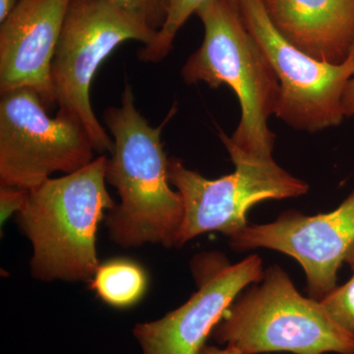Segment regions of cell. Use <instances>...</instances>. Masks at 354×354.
I'll use <instances>...</instances> for the list:
<instances>
[{
    "mask_svg": "<svg viewBox=\"0 0 354 354\" xmlns=\"http://www.w3.org/2000/svg\"><path fill=\"white\" fill-rule=\"evenodd\" d=\"M247 29L278 76L274 115L295 129L316 133L341 124L346 95L354 78V50L346 62H320L298 50L272 25L262 0H239Z\"/></svg>",
    "mask_w": 354,
    "mask_h": 354,
    "instance_id": "ba28073f",
    "label": "cell"
},
{
    "mask_svg": "<svg viewBox=\"0 0 354 354\" xmlns=\"http://www.w3.org/2000/svg\"><path fill=\"white\" fill-rule=\"evenodd\" d=\"M21 0H0V24L10 15Z\"/></svg>",
    "mask_w": 354,
    "mask_h": 354,
    "instance_id": "d6986e66",
    "label": "cell"
},
{
    "mask_svg": "<svg viewBox=\"0 0 354 354\" xmlns=\"http://www.w3.org/2000/svg\"><path fill=\"white\" fill-rule=\"evenodd\" d=\"M279 34L320 62L341 64L354 50V0H262Z\"/></svg>",
    "mask_w": 354,
    "mask_h": 354,
    "instance_id": "7c38bea8",
    "label": "cell"
},
{
    "mask_svg": "<svg viewBox=\"0 0 354 354\" xmlns=\"http://www.w3.org/2000/svg\"><path fill=\"white\" fill-rule=\"evenodd\" d=\"M320 302L339 327L354 335V274L348 283L335 286Z\"/></svg>",
    "mask_w": 354,
    "mask_h": 354,
    "instance_id": "9a60e30c",
    "label": "cell"
},
{
    "mask_svg": "<svg viewBox=\"0 0 354 354\" xmlns=\"http://www.w3.org/2000/svg\"><path fill=\"white\" fill-rule=\"evenodd\" d=\"M207 0H171L167 19L152 43L140 51L138 57L144 62H158L164 59L172 48L179 30L193 13Z\"/></svg>",
    "mask_w": 354,
    "mask_h": 354,
    "instance_id": "5bb4252c",
    "label": "cell"
},
{
    "mask_svg": "<svg viewBox=\"0 0 354 354\" xmlns=\"http://www.w3.org/2000/svg\"><path fill=\"white\" fill-rule=\"evenodd\" d=\"M143 270L127 260H116L100 266L93 279V288L106 304L127 307L138 301L145 292Z\"/></svg>",
    "mask_w": 354,
    "mask_h": 354,
    "instance_id": "4fadbf2b",
    "label": "cell"
},
{
    "mask_svg": "<svg viewBox=\"0 0 354 354\" xmlns=\"http://www.w3.org/2000/svg\"><path fill=\"white\" fill-rule=\"evenodd\" d=\"M198 354H243L239 348L227 344L225 348H218L216 346L205 344Z\"/></svg>",
    "mask_w": 354,
    "mask_h": 354,
    "instance_id": "ac0fdd59",
    "label": "cell"
},
{
    "mask_svg": "<svg viewBox=\"0 0 354 354\" xmlns=\"http://www.w3.org/2000/svg\"><path fill=\"white\" fill-rule=\"evenodd\" d=\"M113 6L138 16L149 26L160 31L167 19L171 0H106Z\"/></svg>",
    "mask_w": 354,
    "mask_h": 354,
    "instance_id": "2e32d148",
    "label": "cell"
},
{
    "mask_svg": "<svg viewBox=\"0 0 354 354\" xmlns=\"http://www.w3.org/2000/svg\"><path fill=\"white\" fill-rule=\"evenodd\" d=\"M195 14L204 25V41L184 64L183 80L215 88L225 84L239 97L241 122L232 137L221 134L230 155L274 158L276 136L268 120L278 104L279 79L247 29L239 0H207Z\"/></svg>",
    "mask_w": 354,
    "mask_h": 354,
    "instance_id": "7a4b0ae2",
    "label": "cell"
},
{
    "mask_svg": "<svg viewBox=\"0 0 354 354\" xmlns=\"http://www.w3.org/2000/svg\"><path fill=\"white\" fill-rule=\"evenodd\" d=\"M235 171L218 179L205 178L169 158V179L183 202V225L176 247L205 232H220L232 237L248 225L249 209L266 200L297 198L308 192V184L291 176L274 158L259 160L230 155Z\"/></svg>",
    "mask_w": 354,
    "mask_h": 354,
    "instance_id": "52a82bcc",
    "label": "cell"
},
{
    "mask_svg": "<svg viewBox=\"0 0 354 354\" xmlns=\"http://www.w3.org/2000/svg\"><path fill=\"white\" fill-rule=\"evenodd\" d=\"M157 34L145 20L106 0H71L51 65V81L59 109L81 120L95 152L113 153L114 148L91 104L95 72L120 44L133 39L148 46Z\"/></svg>",
    "mask_w": 354,
    "mask_h": 354,
    "instance_id": "5b68a950",
    "label": "cell"
},
{
    "mask_svg": "<svg viewBox=\"0 0 354 354\" xmlns=\"http://www.w3.org/2000/svg\"><path fill=\"white\" fill-rule=\"evenodd\" d=\"M198 290L183 305L152 321L138 323L133 335L143 354H198L235 298L264 277L256 254L230 264L218 253L193 261Z\"/></svg>",
    "mask_w": 354,
    "mask_h": 354,
    "instance_id": "9c48e42d",
    "label": "cell"
},
{
    "mask_svg": "<svg viewBox=\"0 0 354 354\" xmlns=\"http://www.w3.org/2000/svg\"><path fill=\"white\" fill-rule=\"evenodd\" d=\"M348 101L351 106H353L354 109V78L351 81V86H349Z\"/></svg>",
    "mask_w": 354,
    "mask_h": 354,
    "instance_id": "44dd1931",
    "label": "cell"
},
{
    "mask_svg": "<svg viewBox=\"0 0 354 354\" xmlns=\"http://www.w3.org/2000/svg\"><path fill=\"white\" fill-rule=\"evenodd\" d=\"M171 114L158 127L137 111L132 87L127 85L120 106H111L104 121L114 138L106 179L118 190L120 203L109 211L106 225L111 241L124 248L144 244L176 246L183 225V202L171 189L169 158L162 133Z\"/></svg>",
    "mask_w": 354,
    "mask_h": 354,
    "instance_id": "6da1fadb",
    "label": "cell"
},
{
    "mask_svg": "<svg viewBox=\"0 0 354 354\" xmlns=\"http://www.w3.org/2000/svg\"><path fill=\"white\" fill-rule=\"evenodd\" d=\"M30 190L21 189L13 186L2 184L0 186V213L1 225L13 214H19L24 209Z\"/></svg>",
    "mask_w": 354,
    "mask_h": 354,
    "instance_id": "e0dca14e",
    "label": "cell"
},
{
    "mask_svg": "<svg viewBox=\"0 0 354 354\" xmlns=\"http://www.w3.org/2000/svg\"><path fill=\"white\" fill-rule=\"evenodd\" d=\"M344 262L348 263L351 269L354 272V244L351 247V250L348 251V255H346Z\"/></svg>",
    "mask_w": 354,
    "mask_h": 354,
    "instance_id": "ffe728a7",
    "label": "cell"
},
{
    "mask_svg": "<svg viewBox=\"0 0 354 354\" xmlns=\"http://www.w3.org/2000/svg\"><path fill=\"white\" fill-rule=\"evenodd\" d=\"M102 156L72 174L30 190L17 220L32 245V276L44 281H88L99 269L95 236L115 206L106 187Z\"/></svg>",
    "mask_w": 354,
    "mask_h": 354,
    "instance_id": "3957f363",
    "label": "cell"
},
{
    "mask_svg": "<svg viewBox=\"0 0 354 354\" xmlns=\"http://www.w3.org/2000/svg\"><path fill=\"white\" fill-rule=\"evenodd\" d=\"M212 335L243 354H354V335L319 300L302 297L279 266L235 298Z\"/></svg>",
    "mask_w": 354,
    "mask_h": 354,
    "instance_id": "277c9868",
    "label": "cell"
},
{
    "mask_svg": "<svg viewBox=\"0 0 354 354\" xmlns=\"http://www.w3.org/2000/svg\"><path fill=\"white\" fill-rule=\"evenodd\" d=\"M71 0H21L0 27V93L34 90L57 104L51 65Z\"/></svg>",
    "mask_w": 354,
    "mask_h": 354,
    "instance_id": "8fae6325",
    "label": "cell"
},
{
    "mask_svg": "<svg viewBox=\"0 0 354 354\" xmlns=\"http://www.w3.org/2000/svg\"><path fill=\"white\" fill-rule=\"evenodd\" d=\"M94 152L87 130L74 114L59 109L50 118L32 88L1 95L0 183L32 190L55 172L83 169L94 160Z\"/></svg>",
    "mask_w": 354,
    "mask_h": 354,
    "instance_id": "8992f818",
    "label": "cell"
},
{
    "mask_svg": "<svg viewBox=\"0 0 354 354\" xmlns=\"http://www.w3.org/2000/svg\"><path fill=\"white\" fill-rule=\"evenodd\" d=\"M237 250L267 248L290 256L306 274L310 297L322 300L354 244V190L335 211L305 216L288 211L272 223L247 225L230 237Z\"/></svg>",
    "mask_w": 354,
    "mask_h": 354,
    "instance_id": "30bf717a",
    "label": "cell"
}]
</instances>
